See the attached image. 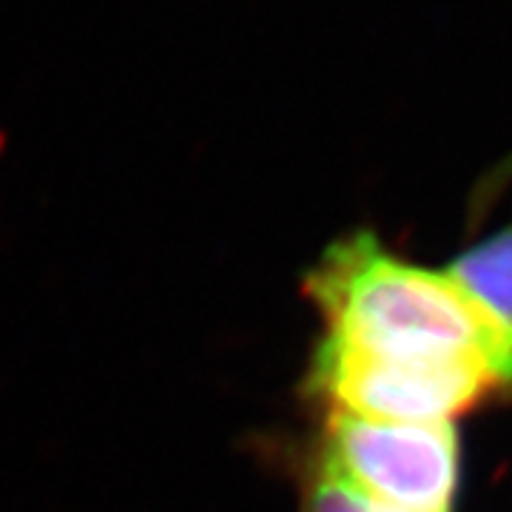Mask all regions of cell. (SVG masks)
Listing matches in <instances>:
<instances>
[{
	"instance_id": "1",
	"label": "cell",
	"mask_w": 512,
	"mask_h": 512,
	"mask_svg": "<svg viewBox=\"0 0 512 512\" xmlns=\"http://www.w3.org/2000/svg\"><path fill=\"white\" fill-rule=\"evenodd\" d=\"M325 342L384 362H476L512 376V333L447 268L390 254L373 231L336 239L305 276Z\"/></svg>"
},
{
	"instance_id": "2",
	"label": "cell",
	"mask_w": 512,
	"mask_h": 512,
	"mask_svg": "<svg viewBox=\"0 0 512 512\" xmlns=\"http://www.w3.org/2000/svg\"><path fill=\"white\" fill-rule=\"evenodd\" d=\"M308 387L328 413L453 424L498 396H510L512 376L476 362H384L322 339L308 370Z\"/></svg>"
},
{
	"instance_id": "3",
	"label": "cell",
	"mask_w": 512,
	"mask_h": 512,
	"mask_svg": "<svg viewBox=\"0 0 512 512\" xmlns=\"http://www.w3.org/2000/svg\"><path fill=\"white\" fill-rule=\"evenodd\" d=\"M319 461L384 512L456 510V424L376 421L328 413Z\"/></svg>"
},
{
	"instance_id": "4",
	"label": "cell",
	"mask_w": 512,
	"mask_h": 512,
	"mask_svg": "<svg viewBox=\"0 0 512 512\" xmlns=\"http://www.w3.org/2000/svg\"><path fill=\"white\" fill-rule=\"evenodd\" d=\"M447 274L512 333V225L464 248Z\"/></svg>"
},
{
	"instance_id": "5",
	"label": "cell",
	"mask_w": 512,
	"mask_h": 512,
	"mask_svg": "<svg viewBox=\"0 0 512 512\" xmlns=\"http://www.w3.org/2000/svg\"><path fill=\"white\" fill-rule=\"evenodd\" d=\"M305 512H384L356 487H350L345 478H339L328 464L316 461L308 484V510Z\"/></svg>"
}]
</instances>
